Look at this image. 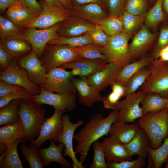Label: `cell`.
<instances>
[{
    "mask_svg": "<svg viewBox=\"0 0 168 168\" xmlns=\"http://www.w3.org/2000/svg\"><path fill=\"white\" fill-rule=\"evenodd\" d=\"M117 110H113L106 117L100 114L92 115L89 121L79 132L74 135L77 141L75 152L80 155L79 161L83 163L86 160L91 146L105 135H108L111 125L116 120Z\"/></svg>",
    "mask_w": 168,
    "mask_h": 168,
    "instance_id": "cell-1",
    "label": "cell"
},
{
    "mask_svg": "<svg viewBox=\"0 0 168 168\" xmlns=\"http://www.w3.org/2000/svg\"><path fill=\"white\" fill-rule=\"evenodd\" d=\"M46 111L44 106L32 100H22L18 114L24 128L26 134L23 142L32 141L38 136L41 126L46 119Z\"/></svg>",
    "mask_w": 168,
    "mask_h": 168,
    "instance_id": "cell-2",
    "label": "cell"
},
{
    "mask_svg": "<svg viewBox=\"0 0 168 168\" xmlns=\"http://www.w3.org/2000/svg\"><path fill=\"white\" fill-rule=\"evenodd\" d=\"M137 123L148 135L151 147L154 149L159 148L168 136V111L166 108L143 115Z\"/></svg>",
    "mask_w": 168,
    "mask_h": 168,
    "instance_id": "cell-3",
    "label": "cell"
},
{
    "mask_svg": "<svg viewBox=\"0 0 168 168\" xmlns=\"http://www.w3.org/2000/svg\"><path fill=\"white\" fill-rule=\"evenodd\" d=\"M81 58L76 47L48 43L40 59L47 73L53 68H62L65 65Z\"/></svg>",
    "mask_w": 168,
    "mask_h": 168,
    "instance_id": "cell-4",
    "label": "cell"
},
{
    "mask_svg": "<svg viewBox=\"0 0 168 168\" xmlns=\"http://www.w3.org/2000/svg\"><path fill=\"white\" fill-rule=\"evenodd\" d=\"M147 67L150 73L140 90L168 98V62L158 59L153 60Z\"/></svg>",
    "mask_w": 168,
    "mask_h": 168,
    "instance_id": "cell-5",
    "label": "cell"
},
{
    "mask_svg": "<svg viewBox=\"0 0 168 168\" xmlns=\"http://www.w3.org/2000/svg\"><path fill=\"white\" fill-rule=\"evenodd\" d=\"M61 22L44 29L38 30L35 27L21 29V33L19 37L26 40L30 44L33 50L40 58L49 42L59 37L58 31L60 26Z\"/></svg>",
    "mask_w": 168,
    "mask_h": 168,
    "instance_id": "cell-6",
    "label": "cell"
},
{
    "mask_svg": "<svg viewBox=\"0 0 168 168\" xmlns=\"http://www.w3.org/2000/svg\"><path fill=\"white\" fill-rule=\"evenodd\" d=\"M42 10L38 16L22 27L21 29L35 27L44 29L51 27L69 18L72 16L65 9L50 5L44 0H40Z\"/></svg>",
    "mask_w": 168,
    "mask_h": 168,
    "instance_id": "cell-7",
    "label": "cell"
},
{
    "mask_svg": "<svg viewBox=\"0 0 168 168\" xmlns=\"http://www.w3.org/2000/svg\"><path fill=\"white\" fill-rule=\"evenodd\" d=\"M147 94L140 90L127 96L124 100L119 101L115 107V110H118L116 121L134 123L136 119L142 116V108L140 104Z\"/></svg>",
    "mask_w": 168,
    "mask_h": 168,
    "instance_id": "cell-8",
    "label": "cell"
},
{
    "mask_svg": "<svg viewBox=\"0 0 168 168\" xmlns=\"http://www.w3.org/2000/svg\"><path fill=\"white\" fill-rule=\"evenodd\" d=\"M71 71L56 67L46 73L45 83L40 87L49 91L57 93H75L77 90L71 81Z\"/></svg>",
    "mask_w": 168,
    "mask_h": 168,
    "instance_id": "cell-9",
    "label": "cell"
},
{
    "mask_svg": "<svg viewBox=\"0 0 168 168\" xmlns=\"http://www.w3.org/2000/svg\"><path fill=\"white\" fill-rule=\"evenodd\" d=\"M130 38V35L124 32L114 36H109L107 43L102 48V53L105 56L108 62L131 63L128 54Z\"/></svg>",
    "mask_w": 168,
    "mask_h": 168,
    "instance_id": "cell-10",
    "label": "cell"
},
{
    "mask_svg": "<svg viewBox=\"0 0 168 168\" xmlns=\"http://www.w3.org/2000/svg\"><path fill=\"white\" fill-rule=\"evenodd\" d=\"M40 92L32 96V100L39 104H46L54 109L67 110L70 112L76 108L75 93H54L40 87Z\"/></svg>",
    "mask_w": 168,
    "mask_h": 168,
    "instance_id": "cell-11",
    "label": "cell"
},
{
    "mask_svg": "<svg viewBox=\"0 0 168 168\" xmlns=\"http://www.w3.org/2000/svg\"><path fill=\"white\" fill-rule=\"evenodd\" d=\"M54 109L53 115L50 118L46 119L43 123L38 137L32 141L29 144L39 148L44 142L48 140L58 142V138L63 128L62 117L66 111L61 109Z\"/></svg>",
    "mask_w": 168,
    "mask_h": 168,
    "instance_id": "cell-12",
    "label": "cell"
},
{
    "mask_svg": "<svg viewBox=\"0 0 168 168\" xmlns=\"http://www.w3.org/2000/svg\"><path fill=\"white\" fill-rule=\"evenodd\" d=\"M0 79L11 84L22 86L34 95H38L40 92V86L31 82L27 71L21 68L14 59L7 69L0 72Z\"/></svg>",
    "mask_w": 168,
    "mask_h": 168,
    "instance_id": "cell-13",
    "label": "cell"
},
{
    "mask_svg": "<svg viewBox=\"0 0 168 168\" xmlns=\"http://www.w3.org/2000/svg\"><path fill=\"white\" fill-rule=\"evenodd\" d=\"M62 120L63 124V131L59 136L58 142H61L65 145L64 156H69L72 160L73 167L74 168H84L83 163L78 161L76 156L73 146V139L75 130L79 126L84 124L82 120H79L77 123L73 124L70 120L68 114L63 115Z\"/></svg>",
    "mask_w": 168,
    "mask_h": 168,
    "instance_id": "cell-14",
    "label": "cell"
},
{
    "mask_svg": "<svg viewBox=\"0 0 168 168\" xmlns=\"http://www.w3.org/2000/svg\"><path fill=\"white\" fill-rule=\"evenodd\" d=\"M128 63L124 62H108L101 70L87 77V81L100 92L115 81L119 72Z\"/></svg>",
    "mask_w": 168,
    "mask_h": 168,
    "instance_id": "cell-15",
    "label": "cell"
},
{
    "mask_svg": "<svg viewBox=\"0 0 168 168\" xmlns=\"http://www.w3.org/2000/svg\"><path fill=\"white\" fill-rule=\"evenodd\" d=\"M17 62L21 68L27 71L34 84L39 86L45 83L46 73L40 59L33 50Z\"/></svg>",
    "mask_w": 168,
    "mask_h": 168,
    "instance_id": "cell-16",
    "label": "cell"
},
{
    "mask_svg": "<svg viewBox=\"0 0 168 168\" xmlns=\"http://www.w3.org/2000/svg\"><path fill=\"white\" fill-rule=\"evenodd\" d=\"M101 144L107 162H121L132 159L125 144L114 137L110 136L105 138Z\"/></svg>",
    "mask_w": 168,
    "mask_h": 168,
    "instance_id": "cell-17",
    "label": "cell"
},
{
    "mask_svg": "<svg viewBox=\"0 0 168 168\" xmlns=\"http://www.w3.org/2000/svg\"><path fill=\"white\" fill-rule=\"evenodd\" d=\"M96 25L87 20L71 16L69 18L61 22L58 33L59 37L79 36L91 31Z\"/></svg>",
    "mask_w": 168,
    "mask_h": 168,
    "instance_id": "cell-18",
    "label": "cell"
},
{
    "mask_svg": "<svg viewBox=\"0 0 168 168\" xmlns=\"http://www.w3.org/2000/svg\"><path fill=\"white\" fill-rule=\"evenodd\" d=\"M71 81L78 92L80 103L91 108L94 103L102 101L103 97L100 92L89 84L86 77L77 78L72 77Z\"/></svg>",
    "mask_w": 168,
    "mask_h": 168,
    "instance_id": "cell-19",
    "label": "cell"
},
{
    "mask_svg": "<svg viewBox=\"0 0 168 168\" xmlns=\"http://www.w3.org/2000/svg\"><path fill=\"white\" fill-rule=\"evenodd\" d=\"M39 14L18 1L11 4L5 12L7 18L21 29L37 17Z\"/></svg>",
    "mask_w": 168,
    "mask_h": 168,
    "instance_id": "cell-20",
    "label": "cell"
},
{
    "mask_svg": "<svg viewBox=\"0 0 168 168\" xmlns=\"http://www.w3.org/2000/svg\"><path fill=\"white\" fill-rule=\"evenodd\" d=\"M70 12L72 16L84 19L95 25L100 20L108 16L103 7L96 3L72 6Z\"/></svg>",
    "mask_w": 168,
    "mask_h": 168,
    "instance_id": "cell-21",
    "label": "cell"
},
{
    "mask_svg": "<svg viewBox=\"0 0 168 168\" xmlns=\"http://www.w3.org/2000/svg\"><path fill=\"white\" fill-rule=\"evenodd\" d=\"M65 147L63 143L59 142L58 145L54 143L53 140H50V145L46 148L39 149V152L42 162L45 167L54 162L61 165L63 168H71L73 164L66 160L62 152Z\"/></svg>",
    "mask_w": 168,
    "mask_h": 168,
    "instance_id": "cell-22",
    "label": "cell"
},
{
    "mask_svg": "<svg viewBox=\"0 0 168 168\" xmlns=\"http://www.w3.org/2000/svg\"><path fill=\"white\" fill-rule=\"evenodd\" d=\"M155 35L147 27L142 26L135 35L128 46V54L130 59L138 56L150 47Z\"/></svg>",
    "mask_w": 168,
    "mask_h": 168,
    "instance_id": "cell-23",
    "label": "cell"
},
{
    "mask_svg": "<svg viewBox=\"0 0 168 168\" xmlns=\"http://www.w3.org/2000/svg\"><path fill=\"white\" fill-rule=\"evenodd\" d=\"M108 62L101 59H90L81 58L63 66L62 68L80 69L82 71L80 77H87L103 69Z\"/></svg>",
    "mask_w": 168,
    "mask_h": 168,
    "instance_id": "cell-24",
    "label": "cell"
},
{
    "mask_svg": "<svg viewBox=\"0 0 168 168\" xmlns=\"http://www.w3.org/2000/svg\"><path fill=\"white\" fill-rule=\"evenodd\" d=\"M0 44L16 61L29 53L33 50L30 44L20 37L7 38L1 41Z\"/></svg>",
    "mask_w": 168,
    "mask_h": 168,
    "instance_id": "cell-25",
    "label": "cell"
},
{
    "mask_svg": "<svg viewBox=\"0 0 168 168\" xmlns=\"http://www.w3.org/2000/svg\"><path fill=\"white\" fill-rule=\"evenodd\" d=\"M125 145L132 156L138 155L144 158L148 155V150L151 147L148 135L140 127L132 139Z\"/></svg>",
    "mask_w": 168,
    "mask_h": 168,
    "instance_id": "cell-26",
    "label": "cell"
},
{
    "mask_svg": "<svg viewBox=\"0 0 168 168\" xmlns=\"http://www.w3.org/2000/svg\"><path fill=\"white\" fill-rule=\"evenodd\" d=\"M139 128L137 122L128 124L123 121H116L111 126L109 134L127 144L132 139Z\"/></svg>",
    "mask_w": 168,
    "mask_h": 168,
    "instance_id": "cell-27",
    "label": "cell"
},
{
    "mask_svg": "<svg viewBox=\"0 0 168 168\" xmlns=\"http://www.w3.org/2000/svg\"><path fill=\"white\" fill-rule=\"evenodd\" d=\"M26 134L24 128L20 120L16 123L0 127V143L8 147L18 139L24 137Z\"/></svg>",
    "mask_w": 168,
    "mask_h": 168,
    "instance_id": "cell-28",
    "label": "cell"
},
{
    "mask_svg": "<svg viewBox=\"0 0 168 168\" xmlns=\"http://www.w3.org/2000/svg\"><path fill=\"white\" fill-rule=\"evenodd\" d=\"M153 60L151 57H145L126 64L119 72L115 81L126 86L132 76L141 69L147 66Z\"/></svg>",
    "mask_w": 168,
    "mask_h": 168,
    "instance_id": "cell-29",
    "label": "cell"
},
{
    "mask_svg": "<svg viewBox=\"0 0 168 168\" xmlns=\"http://www.w3.org/2000/svg\"><path fill=\"white\" fill-rule=\"evenodd\" d=\"M167 98L156 93H147L141 102L143 115L159 111L166 108Z\"/></svg>",
    "mask_w": 168,
    "mask_h": 168,
    "instance_id": "cell-30",
    "label": "cell"
},
{
    "mask_svg": "<svg viewBox=\"0 0 168 168\" xmlns=\"http://www.w3.org/2000/svg\"><path fill=\"white\" fill-rule=\"evenodd\" d=\"M22 99H15L0 109V126L16 123L20 119L18 111Z\"/></svg>",
    "mask_w": 168,
    "mask_h": 168,
    "instance_id": "cell-31",
    "label": "cell"
},
{
    "mask_svg": "<svg viewBox=\"0 0 168 168\" xmlns=\"http://www.w3.org/2000/svg\"><path fill=\"white\" fill-rule=\"evenodd\" d=\"M20 142H23L22 138L18 139L11 145L8 147L5 156L0 162V168L23 167L17 152L18 145Z\"/></svg>",
    "mask_w": 168,
    "mask_h": 168,
    "instance_id": "cell-32",
    "label": "cell"
},
{
    "mask_svg": "<svg viewBox=\"0 0 168 168\" xmlns=\"http://www.w3.org/2000/svg\"><path fill=\"white\" fill-rule=\"evenodd\" d=\"M96 25L100 26L110 36L116 35L124 32L120 17L109 16L100 20Z\"/></svg>",
    "mask_w": 168,
    "mask_h": 168,
    "instance_id": "cell-33",
    "label": "cell"
},
{
    "mask_svg": "<svg viewBox=\"0 0 168 168\" xmlns=\"http://www.w3.org/2000/svg\"><path fill=\"white\" fill-rule=\"evenodd\" d=\"M163 0H156L154 5L147 13L145 23L148 27H156L166 20V16L163 7Z\"/></svg>",
    "mask_w": 168,
    "mask_h": 168,
    "instance_id": "cell-34",
    "label": "cell"
},
{
    "mask_svg": "<svg viewBox=\"0 0 168 168\" xmlns=\"http://www.w3.org/2000/svg\"><path fill=\"white\" fill-rule=\"evenodd\" d=\"M20 148L23 156L29 164L30 168H42L45 167L39 152V148L34 145L29 144L27 147L24 142H22Z\"/></svg>",
    "mask_w": 168,
    "mask_h": 168,
    "instance_id": "cell-35",
    "label": "cell"
},
{
    "mask_svg": "<svg viewBox=\"0 0 168 168\" xmlns=\"http://www.w3.org/2000/svg\"><path fill=\"white\" fill-rule=\"evenodd\" d=\"M149 156L152 160L155 168H160L164 163L168 161V136L158 148L150 147L148 150Z\"/></svg>",
    "mask_w": 168,
    "mask_h": 168,
    "instance_id": "cell-36",
    "label": "cell"
},
{
    "mask_svg": "<svg viewBox=\"0 0 168 168\" xmlns=\"http://www.w3.org/2000/svg\"><path fill=\"white\" fill-rule=\"evenodd\" d=\"M150 73L147 67H144L134 74L129 79L126 86L127 96L135 92L145 83Z\"/></svg>",
    "mask_w": 168,
    "mask_h": 168,
    "instance_id": "cell-37",
    "label": "cell"
},
{
    "mask_svg": "<svg viewBox=\"0 0 168 168\" xmlns=\"http://www.w3.org/2000/svg\"><path fill=\"white\" fill-rule=\"evenodd\" d=\"M22 29L16 26L10 20L0 16V38L1 41L14 37H19Z\"/></svg>",
    "mask_w": 168,
    "mask_h": 168,
    "instance_id": "cell-38",
    "label": "cell"
},
{
    "mask_svg": "<svg viewBox=\"0 0 168 168\" xmlns=\"http://www.w3.org/2000/svg\"><path fill=\"white\" fill-rule=\"evenodd\" d=\"M102 46L93 43L76 47L77 53L81 58L90 59H101L107 61L105 56L102 53Z\"/></svg>",
    "mask_w": 168,
    "mask_h": 168,
    "instance_id": "cell-39",
    "label": "cell"
},
{
    "mask_svg": "<svg viewBox=\"0 0 168 168\" xmlns=\"http://www.w3.org/2000/svg\"><path fill=\"white\" fill-rule=\"evenodd\" d=\"M92 43L93 42L90 37L86 35H84L72 37L60 36L56 39L51 40L48 43L65 45L72 47H78Z\"/></svg>",
    "mask_w": 168,
    "mask_h": 168,
    "instance_id": "cell-40",
    "label": "cell"
},
{
    "mask_svg": "<svg viewBox=\"0 0 168 168\" xmlns=\"http://www.w3.org/2000/svg\"><path fill=\"white\" fill-rule=\"evenodd\" d=\"M124 31L130 35L142 21V16L135 15L124 10L120 16Z\"/></svg>",
    "mask_w": 168,
    "mask_h": 168,
    "instance_id": "cell-41",
    "label": "cell"
},
{
    "mask_svg": "<svg viewBox=\"0 0 168 168\" xmlns=\"http://www.w3.org/2000/svg\"><path fill=\"white\" fill-rule=\"evenodd\" d=\"M94 151L93 161L90 165L91 168H107L108 165L105 159V153L101 142L97 141L92 144Z\"/></svg>",
    "mask_w": 168,
    "mask_h": 168,
    "instance_id": "cell-42",
    "label": "cell"
},
{
    "mask_svg": "<svg viewBox=\"0 0 168 168\" xmlns=\"http://www.w3.org/2000/svg\"><path fill=\"white\" fill-rule=\"evenodd\" d=\"M147 7V0H127L125 10L133 15L142 16Z\"/></svg>",
    "mask_w": 168,
    "mask_h": 168,
    "instance_id": "cell-43",
    "label": "cell"
},
{
    "mask_svg": "<svg viewBox=\"0 0 168 168\" xmlns=\"http://www.w3.org/2000/svg\"><path fill=\"white\" fill-rule=\"evenodd\" d=\"M34 95L27 90L14 92L0 97V108L8 104L12 100L21 99L32 100Z\"/></svg>",
    "mask_w": 168,
    "mask_h": 168,
    "instance_id": "cell-44",
    "label": "cell"
},
{
    "mask_svg": "<svg viewBox=\"0 0 168 168\" xmlns=\"http://www.w3.org/2000/svg\"><path fill=\"white\" fill-rule=\"evenodd\" d=\"M121 162H107L108 168H142L145 165L146 160L141 156L133 161Z\"/></svg>",
    "mask_w": 168,
    "mask_h": 168,
    "instance_id": "cell-45",
    "label": "cell"
},
{
    "mask_svg": "<svg viewBox=\"0 0 168 168\" xmlns=\"http://www.w3.org/2000/svg\"><path fill=\"white\" fill-rule=\"evenodd\" d=\"M85 35L90 37L93 43L102 47L105 45L109 37L101 27L97 25H96L93 29Z\"/></svg>",
    "mask_w": 168,
    "mask_h": 168,
    "instance_id": "cell-46",
    "label": "cell"
},
{
    "mask_svg": "<svg viewBox=\"0 0 168 168\" xmlns=\"http://www.w3.org/2000/svg\"><path fill=\"white\" fill-rule=\"evenodd\" d=\"M127 0H106L109 16L120 17L125 10Z\"/></svg>",
    "mask_w": 168,
    "mask_h": 168,
    "instance_id": "cell-47",
    "label": "cell"
},
{
    "mask_svg": "<svg viewBox=\"0 0 168 168\" xmlns=\"http://www.w3.org/2000/svg\"><path fill=\"white\" fill-rule=\"evenodd\" d=\"M162 26L160 31L153 54L154 60L158 59V55L160 50L168 44V23Z\"/></svg>",
    "mask_w": 168,
    "mask_h": 168,
    "instance_id": "cell-48",
    "label": "cell"
},
{
    "mask_svg": "<svg viewBox=\"0 0 168 168\" xmlns=\"http://www.w3.org/2000/svg\"><path fill=\"white\" fill-rule=\"evenodd\" d=\"M121 98L113 91L102 98V101L104 107L107 109L115 110L116 106Z\"/></svg>",
    "mask_w": 168,
    "mask_h": 168,
    "instance_id": "cell-49",
    "label": "cell"
},
{
    "mask_svg": "<svg viewBox=\"0 0 168 168\" xmlns=\"http://www.w3.org/2000/svg\"><path fill=\"white\" fill-rule=\"evenodd\" d=\"M25 89L22 86L11 84L0 80V97L14 92L22 91Z\"/></svg>",
    "mask_w": 168,
    "mask_h": 168,
    "instance_id": "cell-50",
    "label": "cell"
},
{
    "mask_svg": "<svg viewBox=\"0 0 168 168\" xmlns=\"http://www.w3.org/2000/svg\"><path fill=\"white\" fill-rule=\"evenodd\" d=\"M13 59L12 56L0 44V65L2 70H3L7 69Z\"/></svg>",
    "mask_w": 168,
    "mask_h": 168,
    "instance_id": "cell-51",
    "label": "cell"
},
{
    "mask_svg": "<svg viewBox=\"0 0 168 168\" xmlns=\"http://www.w3.org/2000/svg\"><path fill=\"white\" fill-rule=\"evenodd\" d=\"M112 91L119 96L121 98L127 96L126 87L115 81L110 84Z\"/></svg>",
    "mask_w": 168,
    "mask_h": 168,
    "instance_id": "cell-52",
    "label": "cell"
},
{
    "mask_svg": "<svg viewBox=\"0 0 168 168\" xmlns=\"http://www.w3.org/2000/svg\"><path fill=\"white\" fill-rule=\"evenodd\" d=\"M24 6L40 13L42 8L40 3L36 0H17Z\"/></svg>",
    "mask_w": 168,
    "mask_h": 168,
    "instance_id": "cell-53",
    "label": "cell"
},
{
    "mask_svg": "<svg viewBox=\"0 0 168 168\" xmlns=\"http://www.w3.org/2000/svg\"><path fill=\"white\" fill-rule=\"evenodd\" d=\"M72 4L75 5H79L91 3L99 4L103 7L106 5V0H71Z\"/></svg>",
    "mask_w": 168,
    "mask_h": 168,
    "instance_id": "cell-54",
    "label": "cell"
},
{
    "mask_svg": "<svg viewBox=\"0 0 168 168\" xmlns=\"http://www.w3.org/2000/svg\"><path fill=\"white\" fill-rule=\"evenodd\" d=\"M158 59L168 62V44L160 50L158 55Z\"/></svg>",
    "mask_w": 168,
    "mask_h": 168,
    "instance_id": "cell-55",
    "label": "cell"
},
{
    "mask_svg": "<svg viewBox=\"0 0 168 168\" xmlns=\"http://www.w3.org/2000/svg\"><path fill=\"white\" fill-rule=\"evenodd\" d=\"M17 0H0V11L2 12L6 10L9 6Z\"/></svg>",
    "mask_w": 168,
    "mask_h": 168,
    "instance_id": "cell-56",
    "label": "cell"
},
{
    "mask_svg": "<svg viewBox=\"0 0 168 168\" xmlns=\"http://www.w3.org/2000/svg\"><path fill=\"white\" fill-rule=\"evenodd\" d=\"M64 8L70 12L72 8V4L71 0H59Z\"/></svg>",
    "mask_w": 168,
    "mask_h": 168,
    "instance_id": "cell-57",
    "label": "cell"
},
{
    "mask_svg": "<svg viewBox=\"0 0 168 168\" xmlns=\"http://www.w3.org/2000/svg\"><path fill=\"white\" fill-rule=\"evenodd\" d=\"M48 4L62 8H64L61 3L59 0H44Z\"/></svg>",
    "mask_w": 168,
    "mask_h": 168,
    "instance_id": "cell-58",
    "label": "cell"
},
{
    "mask_svg": "<svg viewBox=\"0 0 168 168\" xmlns=\"http://www.w3.org/2000/svg\"><path fill=\"white\" fill-rule=\"evenodd\" d=\"M162 7L166 16H168V0H163Z\"/></svg>",
    "mask_w": 168,
    "mask_h": 168,
    "instance_id": "cell-59",
    "label": "cell"
},
{
    "mask_svg": "<svg viewBox=\"0 0 168 168\" xmlns=\"http://www.w3.org/2000/svg\"><path fill=\"white\" fill-rule=\"evenodd\" d=\"M72 69L71 71L73 76H79L80 77L82 74V71L80 69L77 68H75Z\"/></svg>",
    "mask_w": 168,
    "mask_h": 168,
    "instance_id": "cell-60",
    "label": "cell"
},
{
    "mask_svg": "<svg viewBox=\"0 0 168 168\" xmlns=\"http://www.w3.org/2000/svg\"><path fill=\"white\" fill-rule=\"evenodd\" d=\"M0 143V154L4 153L7 151L8 147L2 143Z\"/></svg>",
    "mask_w": 168,
    "mask_h": 168,
    "instance_id": "cell-61",
    "label": "cell"
},
{
    "mask_svg": "<svg viewBox=\"0 0 168 168\" xmlns=\"http://www.w3.org/2000/svg\"><path fill=\"white\" fill-rule=\"evenodd\" d=\"M166 108H167V111H168V98H167V103Z\"/></svg>",
    "mask_w": 168,
    "mask_h": 168,
    "instance_id": "cell-62",
    "label": "cell"
},
{
    "mask_svg": "<svg viewBox=\"0 0 168 168\" xmlns=\"http://www.w3.org/2000/svg\"><path fill=\"white\" fill-rule=\"evenodd\" d=\"M166 168H168V161L166 162Z\"/></svg>",
    "mask_w": 168,
    "mask_h": 168,
    "instance_id": "cell-63",
    "label": "cell"
},
{
    "mask_svg": "<svg viewBox=\"0 0 168 168\" xmlns=\"http://www.w3.org/2000/svg\"><path fill=\"white\" fill-rule=\"evenodd\" d=\"M149 1L150 2H153L154 0H149Z\"/></svg>",
    "mask_w": 168,
    "mask_h": 168,
    "instance_id": "cell-64",
    "label": "cell"
}]
</instances>
